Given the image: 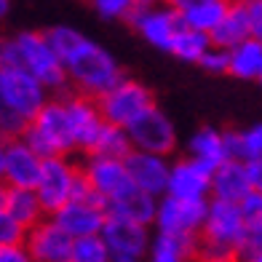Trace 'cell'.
Instances as JSON below:
<instances>
[{"mask_svg": "<svg viewBox=\"0 0 262 262\" xmlns=\"http://www.w3.org/2000/svg\"><path fill=\"white\" fill-rule=\"evenodd\" d=\"M126 169L128 177L137 187H142L150 195H166V185H169V174H171V163L166 156L158 152H147V150H131L126 156Z\"/></svg>", "mask_w": 262, "mask_h": 262, "instance_id": "obj_17", "label": "cell"}, {"mask_svg": "<svg viewBox=\"0 0 262 262\" xmlns=\"http://www.w3.org/2000/svg\"><path fill=\"white\" fill-rule=\"evenodd\" d=\"M107 211L118 214V217L134 220L142 225H156V211H158V198L145 193L142 187L131 182L126 190H121L115 198L107 201Z\"/></svg>", "mask_w": 262, "mask_h": 262, "instance_id": "obj_20", "label": "cell"}, {"mask_svg": "<svg viewBox=\"0 0 262 262\" xmlns=\"http://www.w3.org/2000/svg\"><path fill=\"white\" fill-rule=\"evenodd\" d=\"M40 169H43V156H38V152L27 145L25 137L8 139L0 182L14 185V187H35L38 185V177H40Z\"/></svg>", "mask_w": 262, "mask_h": 262, "instance_id": "obj_16", "label": "cell"}, {"mask_svg": "<svg viewBox=\"0 0 262 262\" xmlns=\"http://www.w3.org/2000/svg\"><path fill=\"white\" fill-rule=\"evenodd\" d=\"M198 64L204 67L206 73H211V75H225V73H228V67H230V51L211 43V49L204 54V59H201Z\"/></svg>", "mask_w": 262, "mask_h": 262, "instance_id": "obj_34", "label": "cell"}, {"mask_svg": "<svg viewBox=\"0 0 262 262\" xmlns=\"http://www.w3.org/2000/svg\"><path fill=\"white\" fill-rule=\"evenodd\" d=\"M249 228L241 204L209 198L206 220L198 233L195 262H235L238 244Z\"/></svg>", "mask_w": 262, "mask_h": 262, "instance_id": "obj_2", "label": "cell"}, {"mask_svg": "<svg viewBox=\"0 0 262 262\" xmlns=\"http://www.w3.org/2000/svg\"><path fill=\"white\" fill-rule=\"evenodd\" d=\"M70 262H113V252H110V246H107V241L102 238V233H94V235L75 238L73 259Z\"/></svg>", "mask_w": 262, "mask_h": 262, "instance_id": "obj_30", "label": "cell"}, {"mask_svg": "<svg viewBox=\"0 0 262 262\" xmlns=\"http://www.w3.org/2000/svg\"><path fill=\"white\" fill-rule=\"evenodd\" d=\"M27 228L0 206V244H25Z\"/></svg>", "mask_w": 262, "mask_h": 262, "instance_id": "obj_33", "label": "cell"}, {"mask_svg": "<svg viewBox=\"0 0 262 262\" xmlns=\"http://www.w3.org/2000/svg\"><path fill=\"white\" fill-rule=\"evenodd\" d=\"M91 6L102 19H128L137 0H91Z\"/></svg>", "mask_w": 262, "mask_h": 262, "instance_id": "obj_32", "label": "cell"}, {"mask_svg": "<svg viewBox=\"0 0 262 262\" xmlns=\"http://www.w3.org/2000/svg\"><path fill=\"white\" fill-rule=\"evenodd\" d=\"M126 21H131V27H134L152 49H161V51H171L174 38L185 27L182 14L171 6H166V3L137 6Z\"/></svg>", "mask_w": 262, "mask_h": 262, "instance_id": "obj_7", "label": "cell"}, {"mask_svg": "<svg viewBox=\"0 0 262 262\" xmlns=\"http://www.w3.org/2000/svg\"><path fill=\"white\" fill-rule=\"evenodd\" d=\"M209 49H211V38H209V35L185 25V27L180 30V35L174 38V43H171V51H169V54H174L177 59H182V62L198 64Z\"/></svg>", "mask_w": 262, "mask_h": 262, "instance_id": "obj_28", "label": "cell"}, {"mask_svg": "<svg viewBox=\"0 0 262 262\" xmlns=\"http://www.w3.org/2000/svg\"><path fill=\"white\" fill-rule=\"evenodd\" d=\"M249 193H252V185H249V174H246V161L228 158L211 171V198L241 204Z\"/></svg>", "mask_w": 262, "mask_h": 262, "instance_id": "obj_19", "label": "cell"}, {"mask_svg": "<svg viewBox=\"0 0 262 262\" xmlns=\"http://www.w3.org/2000/svg\"><path fill=\"white\" fill-rule=\"evenodd\" d=\"M235 262H262V225H249L241 244H238Z\"/></svg>", "mask_w": 262, "mask_h": 262, "instance_id": "obj_31", "label": "cell"}, {"mask_svg": "<svg viewBox=\"0 0 262 262\" xmlns=\"http://www.w3.org/2000/svg\"><path fill=\"white\" fill-rule=\"evenodd\" d=\"M230 51V67L228 75L238 80H259L262 73V43L254 38H246L244 43L233 46Z\"/></svg>", "mask_w": 262, "mask_h": 262, "instance_id": "obj_25", "label": "cell"}, {"mask_svg": "<svg viewBox=\"0 0 262 262\" xmlns=\"http://www.w3.org/2000/svg\"><path fill=\"white\" fill-rule=\"evenodd\" d=\"M187 156L195 158L201 163L211 166V169H217L222 161L230 158L228 152V134L220 128H211V126H204L198 128L193 137L187 142Z\"/></svg>", "mask_w": 262, "mask_h": 262, "instance_id": "obj_22", "label": "cell"}, {"mask_svg": "<svg viewBox=\"0 0 262 262\" xmlns=\"http://www.w3.org/2000/svg\"><path fill=\"white\" fill-rule=\"evenodd\" d=\"M246 174H249V185H252V190L262 193V158L246 161Z\"/></svg>", "mask_w": 262, "mask_h": 262, "instance_id": "obj_38", "label": "cell"}, {"mask_svg": "<svg viewBox=\"0 0 262 262\" xmlns=\"http://www.w3.org/2000/svg\"><path fill=\"white\" fill-rule=\"evenodd\" d=\"M209 201H190L177 195H161L156 211V230L166 235H198L206 220Z\"/></svg>", "mask_w": 262, "mask_h": 262, "instance_id": "obj_9", "label": "cell"}, {"mask_svg": "<svg viewBox=\"0 0 262 262\" xmlns=\"http://www.w3.org/2000/svg\"><path fill=\"white\" fill-rule=\"evenodd\" d=\"M107 214L110 211H107L104 201L97 198V195H89V198H70L62 209H56L51 214V217L73 238H83V235L102 233Z\"/></svg>", "mask_w": 262, "mask_h": 262, "instance_id": "obj_13", "label": "cell"}, {"mask_svg": "<svg viewBox=\"0 0 262 262\" xmlns=\"http://www.w3.org/2000/svg\"><path fill=\"white\" fill-rule=\"evenodd\" d=\"M78 177H80V166H75L67 156L43 158V169L38 177V185H35V193H38L46 214H54L73 198Z\"/></svg>", "mask_w": 262, "mask_h": 262, "instance_id": "obj_8", "label": "cell"}, {"mask_svg": "<svg viewBox=\"0 0 262 262\" xmlns=\"http://www.w3.org/2000/svg\"><path fill=\"white\" fill-rule=\"evenodd\" d=\"M8 11H11V0H0V19L8 16Z\"/></svg>", "mask_w": 262, "mask_h": 262, "instance_id": "obj_41", "label": "cell"}, {"mask_svg": "<svg viewBox=\"0 0 262 262\" xmlns=\"http://www.w3.org/2000/svg\"><path fill=\"white\" fill-rule=\"evenodd\" d=\"M166 6H171V8H177L182 14V11H187L190 6H195V3H201V0H163Z\"/></svg>", "mask_w": 262, "mask_h": 262, "instance_id": "obj_39", "label": "cell"}, {"mask_svg": "<svg viewBox=\"0 0 262 262\" xmlns=\"http://www.w3.org/2000/svg\"><path fill=\"white\" fill-rule=\"evenodd\" d=\"M6 150H8V139L0 137V171H3V163H6Z\"/></svg>", "mask_w": 262, "mask_h": 262, "instance_id": "obj_40", "label": "cell"}, {"mask_svg": "<svg viewBox=\"0 0 262 262\" xmlns=\"http://www.w3.org/2000/svg\"><path fill=\"white\" fill-rule=\"evenodd\" d=\"M259 83H262V73H259Z\"/></svg>", "mask_w": 262, "mask_h": 262, "instance_id": "obj_44", "label": "cell"}, {"mask_svg": "<svg viewBox=\"0 0 262 262\" xmlns=\"http://www.w3.org/2000/svg\"><path fill=\"white\" fill-rule=\"evenodd\" d=\"M113 262H145V259H137V257H113Z\"/></svg>", "mask_w": 262, "mask_h": 262, "instance_id": "obj_42", "label": "cell"}, {"mask_svg": "<svg viewBox=\"0 0 262 262\" xmlns=\"http://www.w3.org/2000/svg\"><path fill=\"white\" fill-rule=\"evenodd\" d=\"M128 137L134 150H147V152H158V156H171L177 147V128L169 121L161 107H147L139 118H134L128 126Z\"/></svg>", "mask_w": 262, "mask_h": 262, "instance_id": "obj_10", "label": "cell"}, {"mask_svg": "<svg viewBox=\"0 0 262 262\" xmlns=\"http://www.w3.org/2000/svg\"><path fill=\"white\" fill-rule=\"evenodd\" d=\"M80 169H83V174H86L94 195L102 198L104 204L131 185V177H128V169H126V158L89 156Z\"/></svg>", "mask_w": 262, "mask_h": 262, "instance_id": "obj_15", "label": "cell"}, {"mask_svg": "<svg viewBox=\"0 0 262 262\" xmlns=\"http://www.w3.org/2000/svg\"><path fill=\"white\" fill-rule=\"evenodd\" d=\"M62 62L67 70L70 86H75L80 94L94 99H99L104 91H110L123 78V70L115 62V56L107 49H102L99 43L89 40L86 35H80L78 43L62 56Z\"/></svg>", "mask_w": 262, "mask_h": 262, "instance_id": "obj_3", "label": "cell"}, {"mask_svg": "<svg viewBox=\"0 0 262 262\" xmlns=\"http://www.w3.org/2000/svg\"><path fill=\"white\" fill-rule=\"evenodd\" d=\"M152 3H163V0H137V6H152Z\"/></svg>", "mask_w": 262, "mask_h": 262, "instance_id": "obj_43", "label": "cell"}, {"mask_svg": "<svg viewBox=\"0 0 262 262\" xmlns=\"http://www.w3.org/2000/svg\"><path fill=\"white\" fill-rule=\"evenodd\" d=\"M198 235H166L158 233L152 238L150 254L145 262H195Z\"/></svg>", "mask_w": 262, "mask_h": 262, "instance_id": "obj_24", "label": "cell"}, {"mask_svg": "<svg viewBox=\"0 0 262 262\" xmlns=\"http://www.w3.org/2000/svg\"><path fill=\"white\" fill-rule=\"evenodd\" d=\"M21 137H25L27 145L43 158L67 156V152L78 150L75 137H73V126H70L64 97H54V99L46 102L38 110V115L27 123Z\"/></svg>", "mask_w": 262, "mask_h": 262, "instance_id": "obj_4", "label": "cell"}, {"mask_svg": "<svg viewBox=\"0 0 262 262\" xmlns=\"http://www.w3.org/2000/svg\"><path fill=\"white\" fill-rule=\"evenodd\" d=\"M14 46H16V64L30 70L51 94L67 89L70 78H67L64 62L54 51V46L46 38V32L25 30V32L14 35Z\"/></svg>", "mask_w": 262, "mask_h": 262, "instance_id": "obj_5", "label": "cell"}, {"mask_svg": "<svg viewBox=\"0 0 262 262\" xmlns=\"http://www.w3.org/2000/svg\"><path fill=\"white\" fill-rule=\"evenodd\" d=\"M131 150H134V145H131L128 131H126L123 126H115V123H107V121H104L102 131L97 134V139H94V145H91V150L86 152V156L126 158Z\"/></svg>", "mask_w": 262, "mask_h": 262, "instance_id": "obj_26", "label": "cell"}, {"mask_svg": "<svg viewBox=\"0 0 262 262\" xmlns=\"http://www.w3.org/2000/svg\"><path fill=\"white\" fill-rule=\"evenodd\" d=\"M0 206H3L11 217L19 220L25 228H32L35 222L46 217V209L40 204L35 187H14L0 182Z\"/></svg>", "mask_w": 262, "mask_h": 262, "instance_id": "obj_21", "label": "cell"}, {"mask_svg": "<svg viewBox=\"0 0 262 262\" xmlns=\"http://www.w3.org/2000/svg\"><path fill=\"white\" fill-rule=\"evenodd\" d=\"M214 46L220 49H233V46L244 43L246 38H252V30H249V11H246V0H233L228 14L222 16V21L214 32L209 35Z\"/></svg>", "mask_w": 262, "mask_h": 262, "instance_id": "obj_23", "label": "cell"}, {"mask_svg": "<svg viewBox=\"0 0 262 262\" xmlns=\"http://www.w3.org/2000/svg\"><path fill=\"white\" fill-rule=\"evenodd\" d=\"M241 209H244V217L249 225H262V193L252 190L244 201H241Z\"/></svg>", "mask_w": 262, "mask_h": 262, "instance_id": "obj_35", "label": "cell"}, {"mask_svg": "<svg viewBox=\"0 0 262 262\" xmlns=\"http://www.w3.org/2000/svg\"><path fill=\"white\" fill-rule=\"evenodd\" d=\"M230 3H233V0H201V3L190 6L187 11H182V19H185L187 27L211 35L214 27L222 21V16L228 14Z\"/></svg>", "mask_w": 262, "mask_h": 262, "instance_id": "obj_27", "label": "cell"}, {"mask_svg": "<svg viewBox=\"0 0 262 262\" xmlns=\"http://www.w3.org/2000/svg\"><path fill=\"white\" fill-rule=\"evenodd\" d=\"M211 166L201 163L195 158H180L171 163L169 185L166 193L177 198H190V201H209L211 198Z\"/></svg>", "mask_w": 262, "mask_h": 262, "instance_id": "obj_14", "label": "cell"}, {"mask_svg": "<svg viewBox=\"0 0 262 262\" xmlns=\"http://www.w3.org/2000/svg\"><path fill=\"white\" fill-rule=\"evenodd\" d=\"M0 262H32L25 244H0Z\"/></svg>", "mask_w": 262, "mask_h": 262, "instance_id": "obj_37", "label": "cell"}, {"mask_svg": "<svg viewBox=\"0 0 262 262\" xmlns=\"http://www.w3.org/2000/svg\"><path fill=\"white\" fill-rule=\"evenodd\" d=\"M225 134H228L230 158H238V161L262 158V123H254L241 131H225Z\"/></svg>", "mask_w": 262, "mask_h": 262, "instance_id": "obj_29", "label": "cell"}, {"mask_svg": "<svg viewBox=\"0 0 262 262\" xmlns=\"http://www.w3.org/2000/svg\"><path fill=\"white\" fill-rule=\"evenodd\" d=\"M97 102H99V110H102L104 121L115 123V126H123V128L134 121V118H139L147 107L156 104L152 91L145 86V83L131 80L126 75L118 80L110 91H104Z\"/></svg>", "mask_w": 262, "mask_h": 262, "instance_id": "obj_6", "label": "cell"}, {"mask_svg": "<svg viewBox=\"0 0 262 262\" xmlns=\"http://www.w3.org/2000/svg\"><path fill=\"white\" fill-rule=\"evenodd\" d=\"M49 89L21 64H0V137L25 134L27 123L49 102Z\"/></svg>", "mask_w": 262, "mask_h": 262, "instance_id": "obj_1", "label": "cell"}, {"mask_svg": "<svg viewBox=\"0 0 262 262\" xmlns=\"http://www.w3.org/2000/svg\"><path fill=\"white\" fill-rule=\"evenodd\" d=\"M246 11H249V30H252V38L262 43V0H246Z\"/></svg>", "mask_w": 262, "mask_h": 262, "instance_id": "obj_36", "label": "cell"}, {"mask_svg": "<svg viewBox=\"0 0 262 262\" xmlns=\"http://www.w3.org/2000/svg\"><path fill=\"white\" fill-rule=\"evenodd\" d=\"M73 244L75 238L51 214H46L40 222L27 228V235H25V246L32 262H70L73 259Z\"/></svg>", "mask_w": 262, "mask_h": 262, "instance_id": "obj_11", "label": "cell"}, {"mask_svg": "<svg viewBox=\"0 0 262 262\" xmlns=\"http://www.w3.org/2000/svg\"><path fill=\"white\" fill-rule=\"evenodd\" d=\"M67 104V115H70V126H73V137H75V147L89 152L97 134L104 126V118L99 110V102L94 97H86V94H70L64 97Z\"/></svg>", "mask_w": 262, "mask_h": 262, "instance_id": "obj_18", "label": "cell"}, {"mask_svg": "<svg viewBox=\"0 0 262 262\" xmlns=\"http://www.w3.org/2000/svg\"><path fill=\"white\" fill-rule=\"evenodd\" d=\"M102 238L110 246L113 257H137V259H147L150 246H152V235H150V225H142L134 220L118 217V214H107Z\"/></svg>", "mask_w": 262, "mask_h": 262, "instance_id": "obj_12", "label": "cell"}]
</instances>
